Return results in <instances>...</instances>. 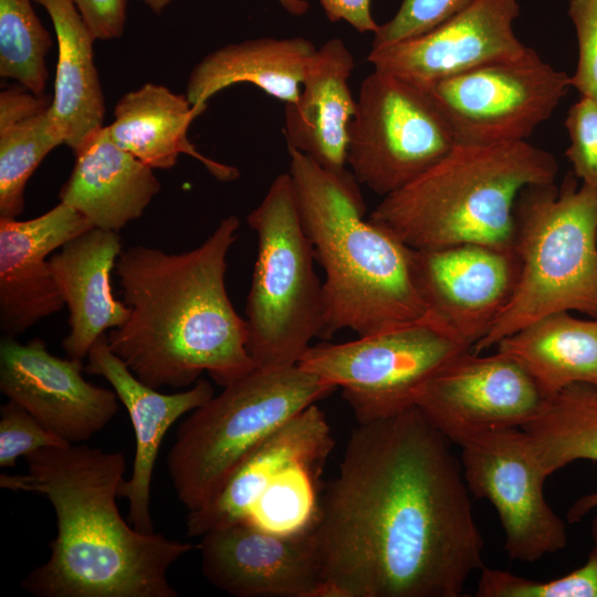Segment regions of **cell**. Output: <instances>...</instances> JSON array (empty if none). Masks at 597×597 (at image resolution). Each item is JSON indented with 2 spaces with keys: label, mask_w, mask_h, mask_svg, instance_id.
Listing matches in <instances>:
<instances>
[{
  "label": "cell",
  "mask_w": 597,
  "mask_h": 597,
  "mask_svg": "<svg viewBox=\"0 0 597 597\" xmlns=\"http://www.w3.org/2000/svg\"><path fill=\"white\" fill-rule=\"evenodd\" d=\"M461 461L417 407L358 423L311 528L316 597H459L483 567Z\"/></svg>",
  "instance_id": "obj_1"
},
{
  "label": "cell",
  "mask_w": 597,
  "mask_h": 597,
  "mask_svg": "<svg viewBox=\"0 0 597 597\" xmlns=\"http://www.w3.org/2000/svg\"><path fill=\"white\" fill-rule=\"evenodd\" d=\"M240 221L221 220L203 243L180 253L133 245L115 273L128 320L107 333L108 346L146 385L187 387L207 371L227 385L256 368L249 331L226 287L227 255Z\"/></svg>",
  "instance_id": "obj_2"
},
{
  "label": "cell",
  "mask_w": 597,
  "mask_h": 597,
  "mask_svg": "<svg viewBox=\"0 0 597 597\" xmlns=\"http://www.w3.org/2000/svg\"><path fill=\"white\" fill-rule=\"evenodd\" d=\"M23 474L3 473L0 486L38 493L51 503L56 536L49 559L22 588L36 597H177L167 574L195 545L142 533L118 511L125 454L85 443L45 447L24 457Z\"/></svg>",
  "instance_id": "obj_3"
},
{
  "label": "cell",
  "mask_w": 597,
  "mask_h": 597,
  "mask_svg": "<svg viewBox=\"0 0 597 597\" xmlns=\"http://www.w3.org/2000/svg\"><path fill=\"white\" fill-rule=\"evenodd\" d=\"M289 174L315 260L325 272L322 339L341 329L359 336L402 326L427 313L411 275V248L364 218L359 184L287 147Z\"/></svg>",
  "instance_id": "obj_4"
},
{
  "label": "cell",
  "mask_w": 597,
  "mask_h": 597,
  "mask_svg": "<svg viewBox=\"0 0 597 597\" xmlns=\"http://www.w3.org/2000/svg\"><path fill=\"white\" fill-rule=\"evenodd\" d=\"M555 157L527 140L455 144L369 219L411 249L481 243L514 249V206L531 185L555 182Z\"/></svg>",
  "instance_id": "obj_5"
},
{
  "label": "cell",
  "mask_w": 597,
  "mask_h": 597,
  "mask_svg": "<svg viewBox=\"0 0 597 597\" xmlns=\"http://www.w3.org/2000/svg\"><path fill=\"white\" fill-rule=\"evenodd\" d=\"M514 250L521 261L514 295L475 353L553 313L597 318V187L578 188L569 172L559 188H523L514 206Z\"/></svg>",
  "instance_id": "obj_6"
},
{
  "label": "cell",
  "mask_w": 597,
  "mask_h": 597,
  "mask_svg": "<svg viewBox=\"0 0 597 597\" xmlns=\"http://www.w3.org/2000/svg\"><path fill=\"white\" fill-rule=\"evenodd\" d=\"M336 388L297 364L256 367L223 387L177 429L167 467L178 500L188 511L205 506L258 444Z\"/></svg>",
  "instance_id": "obj_7"
},
{
  "label": "cell",
  "mask_w": 597,
  "mask_h": 597,
  "mask_svg": "<svg viewBox=\"0 0 597 597\" xmlns=\"http://www.w3.org/2000/svg\"><path fill=\"white\" fill-rule=\"evenodd\" d=\"M247 219L258 235L245 306L248 349L259 368L293 366L322 338L324 297L289 172L272 181Z\"/></svg>",
  "instance_id": "obj_8"
},
{
  "label": "cell",
  "mask_w": 597,
  "mask_h": 597,
  "mask_svg": "<svg viewBox=\"0 0 597 597\" xmlns=\"http://www.w3.org/2000/svg\"><path fill=\"white\" fill-rule=\"evenodd\" d=\"M471 349L436 316L357 339L311 345L297 365L342 388L358 423L413 406L416 391L457 354Z\"/></svg>",
  "instance_id": "obj_9"
},
{
  "label": "cell",
  "mask_w": 597,
  "mask_h": 597,
  "mask_svg": "<svg viewBox=\"0 0 597 597\" xmlns=\"http://www.w3.org/2000/svg\"><path fill=\"white\" fill-rule=\"evenodd\" d=\"M455 144L427 90L377 70L363 80L346 154L359 185L388 196L436 165Z\"/></svg>",
  "instance_id": "obj_10"
},
{
  "label": "cell",
  "mask_w": 597,
  "mask_h": 597,
  "mask_svg": "<svg viewBox=\"0 0 597 597\" xmlns=\"http://www.w3.org/2000/svg\"><path fill=\"white\" fill-rule=\"evenodd\" d=\"M569 87L566 72L527 46L516 59L482 65L425 90L457 144L492 145L527 140L552 116Z\"/></svg>",
  "instance_id": "obj_11"
},
{
  "label": "cell",
  "mask_w": 597,
  "mask_h": 597,
  "mask_svg": "<svg viewBox=\"0 0 597 597\" xmlns=\"http://www.w3.org/2000/svg\"><path fill=\"white\" fill-rule=\"evenodd\" d=\"M469 491L495 507L511 559L535 562L567 545L566 523L544 498L543 472L527 433L496 428L459 441Z\"/></svg>",
  "instance_id": "obj_12"
},
{
  "label": "cell",
  "mask_w": 597,
  "mask_h": 597,
  "mask_svg": "<svg viewBox=\"0 0 597 597\" xmlns=\"http://www.w3.org/2000/svg\"><path fill=\"white\" fill-rule=\"evenodd\" d=\"M546 397L514 359L465 349L447 362L415 394L413 405L451 443L489 429L523 428Z\"/></svg>",
  "instance_id": "obj_13"
},
{
  "label": "cell",
  "mask_w": 597,
  "mask_h": 597,
  "mask_svg": "<svg viewBox=\"0 0 597 597\" xmlns=\"http://www.w3.org/2000/svg\"><path fill=\"white\" fill-rule=\"evenodd\" d=\"M410 265L427 311L471 349L509 305L521 273L513 248L481 243L411 249Z\"/></svg>",
  "instance_id": "obj_14"
},
{
  "label": "cell",
  "mask_w": 597,
  "mask_h": 597,
  "mask_svg": "<svg viewBox=\"0 0 597 597\" xmlns=\"http://www.w3.org/2000/svg\"><path fill=\"white\" fill-rule=\"evenodd\" d=\"M82 359L52 355L45 342L0 341V390L70 444L90 440L118 410L114 390L84 379Z\"/></svg>",
  "instance_id": "obj_15"
},
{
  "label": "cell",
  "mask_w": 597,
  "mask_h": 597,
  "mask_svg": "<svg viewBox=\"0 0 597 597\" xmlns=\"http://www.w3.org/2000/svg\"><path fill=\"white\" fill-rule=\"evenodd\" d=\"M517 0H474L433 30L371 49L374 70L422 88L494 62L521 56L527 49L514 32Z\"/></svg>",
  "instance_id": "obj_16"
},
{
  "label": "cell",
  "mask_w": 597,
  "mask_h": 597,
  "mask_svg": "<svg viewBox=\"0 0 597 597\" xmlns=\"http://www.w3.org/2000/svg\"><path fill=\"white\" fill-rule=\"evenodd\" d=\"M201 572L235 597H316L321 570L311 530L279 535L241 520L201 536Z\"/></svg>",
  "instance_id": "obj_17"
},
{
  "label": "cell",
  "mask_w": 597,
  "mask_h": 597,
  "mask_svg": "<svg viewBox=\"0 0 597 597\" xmlns=\"http://www.w3.org/2000/svg\"><path fill=\"white\" fill-rule=\"evenodd\" d=\"M91 228L87 219L61 201L30 220L0 218L2 336L17 337L64 307L45 258Z\"/></svg>",
  "instance_id": "obj_18"
},
{
  "label": "cell",
  "mask_w": 597,
  "mask_h": 597,
  "mask_svg": "<svg viewBox=\"0 0 597 597\" xmlns=\"http://www.w3.org/2000/svg\"><path fill=\"white\" fill-rule=\"evenodd\" d=\"M84 371L104 377L125 406L135 432V457L128 481L123 480L118 498L129 504V522L142 533H154L150 516V486L160 444L168 429L185 413L214 396L206 379L187 390L163 394L140 379L112 352L107 334L100 336L87 353Z\"/></svg>",
  "instance_id": "obj_19"
},
{
  "label": "cell",
  "mask_w": 597,
  "mask_h": 597,
  "mask_svg": "<svg viewBox=\"0 0 597 597\" xmlns=\"http://www.w3.org/2000/svg\"><path fill=\"white\" fill-rule=\"evenodd\" d=\"M334 443L324 412L316 404L308 406L258 444L209 503L189 511L188 536H202L213 527L243 520L284 469L294 463L323 468Z\"/></svg>",
  "instance_id": "obj_20"
},
{
  "label": "cell",
  "mask_w": 597,
  "mask_h": 597,
  "mask_svg": "<svg viewBox=\"0 0 597 597\" xmlns=\"http://www.w3.org/2000/svg\"><path fill=\"white\" fill-rule=\"evenodd\" d=\"M354 66L345 42L329 39L310 60L297 100L285 104L286 146L332 171L346 169L348 126L356 111L348 86Z\"/></svg>",
  "instance_id": "obj_21"
},
{
  "label": "cell",
  "mask_w": 597,
  "mask_h": 597,
  "mask_svg": "<svg viewBox=\"0 0 597 597\" xmlns=\"http://www.w3.org/2000/svg\"><path fill=\"white\" fill-rule=\"evenodd\" d=\"M122 251L118 232L93 227L50 258L70 311V333L62 341L67 357L83 359L100 336L128 320L129 307L114 296L111 285V273Z\"/></svg>",
  "instance_id": "obj_22"
},
{
  "label": "cell",
  "mask_w": 597,
  "mask_h": 597,
  "mask_svg": "<svg viewBox=\"0 0 597 597\" xmlns=\"http://www.w3.org/2000/svg\"><path fill=\"white\" fill-rule=\"evenodd\" d=\"M74 154L59 198L95 228L118 232L138 219L160 190L154 169L118 147L107 126L91 133Z\"/></svg>",
  "instance_id": "obj_23"
},
{
  "label": "cell",
  "mask_w": 597,
  "mask_h": 597,
  "mask_svg": "<svg viewBox=\"0 0 597 597\" xmlns=\"http://www.w3.org/2000/svg\"><path fill=\"white\" fill-rule=\"evenodd\" d=\"M305 38H258L221 46L203 56L189 74L186 96L198 115L221 90L249 83L285 104L302 90L306 66L316 52Z\"/></svg>",
  "instance_id": "obj_24"
},
{
  "label": "cell",
  "mask_w": 597,
  "mask_h": 597,
  "mask_svg": "<svg viewBox=\"0 0 597 597\" xmlns=\"http://www.w3.org/2000/svg\"><path fill=\"white\" fill-rule=\"evenodd\" d=\"M199 116L186 94L145 83L123 95L107 126L112 140L153 169H168L186 154L199 160L220 181H231L239 170L200 154L188 139V128Z\"/></svg>",
  "instance_id": "obj_25"
},
{
  "label": "cell",
  "mask_w": 597,
  "mask_h": 597,
  "mask_svg": "<svg viewBox=\"0 0 597 597\" xmlns=\"http://www.w3.org/2000/svg\"><path fill=\"white\" fill-rule=\"evenodd\" d=\"M48 12L57 40L51 119L73 151L103 126L104 94L94 63L96 40L72 0H33Z\"/></svg>",
  "instance_id": "obj_26"
},
{
  "label": "cell",
  "mask_w": 597,
  "mask_h": 597,
  "mask_svg": "<svg viewBox=\"0 0 597 597\" xmlns=\"http://www.w3.org/2000/svg\"><path fill=\"white\" fill-rule=\"evenodd\" d=\"M495 346L530 374L546 398L576 384L597 388V318L553 313Z\"/></svg>",
  "instance_id": "obj_27"
},
{
  "label": "cell",
  "mask_w": 597,
  "mask_h": 597,
  "mask_svg": "<svg viewBox=\"0 0 597 597\" xmlns=\"http://www.w3.org/2000/svg\"><path fill=\"white\" fill-rule=\"evenodd\" d=\"M52 97L18 84L0 93V218L24 209V189L41 161L64 140L51 115Z\"/></svg>",
  "instance_id": "obj_28"
},
{
  "label": "cell",
  "mask_w": 597,
  "mask_h": 597,
  "mask_svg": "<svg viewBox=\"0 0 597 597\" xmlns=\"http://www.w3.org/2000/svg\"><path fill=\"white\" fill-rule=\"evenodd\" d=\"M595 387L576 384L547 397L538 415L522 429L548 476L577 460L597 461ZM597 507V493L578 499L569 509L570 523Z\"/></svg>",
  "instance_id": "obj_29"
},
{
  "label": "cell",
  "mask_w": 597,
  "mask_h": 597,
  "mask_svg": "<svg viewBox=\"0 0 597 597\" xmlns=\"http://www.w3.org/2000/svg\"><path fill=\"white\" fill-rule=\"evenodd\" d=\"M33 0H0V76L44 95L45 56L53 46Z\"/></svg>",
  "instance_id": "obj_30"
},
{
  "label": "cell",
  "mask_w": 597,
  "mask_h": 597,
  "mask_svg": "<svg viewBox=\"0 0 597 597\" xmlns=\"http://www.w3.org/2000/svg\"><path fill=\"white\" fill-rule=\"evenodd\" d=\"M321 470L307 463L284 469L259 495L243 521L279 535L310 531L320 509L316 481Z\"/></svg>",
  "instance_id": "obj_31"
},
{
  "label": "cell",
  "mask_w": 597,
  "mask_h": 597,
  "mask_svg": "<svg viewBox=\"0 0 597 597\" xmlns=\"http://www.w3.org/2000/svg\"><path fill=\"white\" fill-rule=\"evenodd\" d=\"M478 597H597V545L586 563L562 577L537 582L506 570L483 566Z\"/></svg>",
  "instance_id": "obj_32"
},
{
  "label": "cell",
  "mask_w": 597,
  "mask_h": 597,
  "mask_svg": "<svg viewBox=\"0 0 597 597\" xmlns=\"http://www.w3.org/2000/svg\"><path fill=\"white\" fill-rule=\"evenodd\" d=\"M474 0H402L395 15L379 24L371 49L425 34L467 9Z\"/></svg>",
  "instance_id": "obj_33"
},
{
  "label": "cell",
  "mask_w": 597,
  "mask_h": 597,
  "mask_svg": "<svg viewBox=\"0 0 597 597\" xmlns=\"http://www.w3.org/2000/svg\"><path fill=\"white\" fill-rule=\"evenodd\" d=\"M69 442L46 429L34 416L12 400L0 407V467L14 468L19 457L45 447Z\"/></svg>",
  "instance_id": "obj_34"
},
{
  "label": "cell",
  "mask_w": 597,
  "mask_h": 597,
  "mask_svg": "<svg viewBox=\"0 0 597 597\" xmlns=\"http://www.w3.org/2000/svg\"><path fill=\"white\" fill-rule=\"evenodd\" d=\"M565 127L569 137L565 155L573 174L583 184L597 187V103L580 96L569 107Z\"/></svg>",
  "instance_id": "obj_35"
},
{
  "label": "cell",
  "mask_w": 597,
  "mask_h": 597,
  "mask_svg": "<svg viewBox=\"0 0 597 597\" xmlns=\"http://www.w3.org/2000/svg\"><path fill=\"white\" fill-rule=\"evenodd\" d=\"M567 13L578 46L577 66L569 76L570 86L580 96L597 103V0H569Z\"/></svg>",
  "instance_id": "obj_36"
},
{
  "label": "cell",
  "mask_w": 597,
  "mask_h": 597,
  "mask_svg": "<svg viewBox=\"0 0 597 597\" xmlns=\"http://www.w3.org/2000/svg\"><path fill=\"white\" fill-rule=\"evenodd\" d=\"M128 0H72L82 19L96 40H114L122 36Z\"/></svg>",
  "instance_id": "obj_37"
},
{
  "label": "cell",
  "mask_w": 597,
  "mask_h": 597,
  "mask_svg": "<svg viewBox=\"0 0 597 597\" xmlns=\"http://www.w3.org/2000/svg\"><path fill=\"white\" fill-rule=\"evenodd\" d=\"M331 22L344 21L360 33H375L377 22L371 14V0H320Z\"/></svg>",
  "instance_id": "obj_38"
},
{
  "label": "cell",
  "mask_w": 597,
  "mask_h": 597,
  "mask_svg": "<svg viewBox=\"0 0 597 597\" xmlns=\"http://www.w3.org/2000/svg\"><path fill=\"white\" fill-rule=\"evenodd\" d=\"M289 13L293 15H303L308 10L306 0H276Z\"/></svg>",
  "instance_id": "obj_39"
},
{
  "label": "cell",
  "mask_w": 597,
  "mask_h": 597,
  "mask_svg": "<svg viewBox=\"0 0 597 597\" xmlns=\"http://www.w3.org/2000/svg\"><path fill=\"white\" fill-rule=\"evenodd\" d=\"M138 1L145 4L154 13L159 14L175 0H138Z\"/></svg>",
  "instance_id": "obj_40"
},
{
  "label": "cell",
  "mask_w": 597,
  "mask_h": 597,
  "mask_svg": "<svg viewBox=\"0 0 597 597\" xmlns=\"http://www.w3.org/2000/svg\"><path fill=\"white\" fill-rule=\"evenodd\" d=\"M591 537H593L594 545H597V513L591 523Z\"/></svg>",
  "instance_id": "obj_41"
},
{
  "label": "cell",
  "mask_w": 597,
  "mask_h": 597,
  "mask_svg": "<svg viewBox=\"0 0 597 597\" xmlns=\"http://www.w3.org/2000/svg\"><path fill=\"white\" fill-rule=\"evenodd\" d=\"M593 397H594L595 401L597 402V388H594Z\"/></svg>",
  "instance_id": "obj_42"
}]
</instances>
